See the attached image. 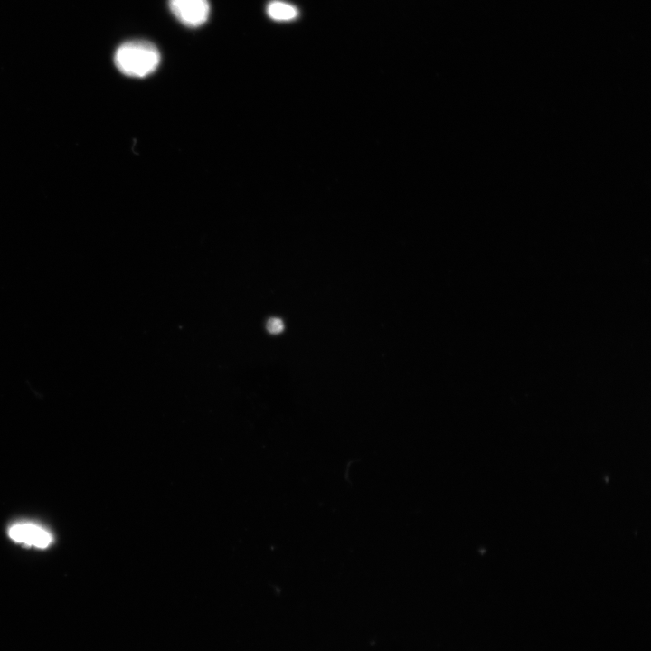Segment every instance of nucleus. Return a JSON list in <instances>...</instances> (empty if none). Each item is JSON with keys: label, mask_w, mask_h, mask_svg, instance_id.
Returning <instances> with one entry per match:
<instances>
[{"label": "nucleus", "mask_w": 651, "mask_h": 651, "mask_svg": "<svg viewBox=\"0 0 651 651\" xmlns=\"http://www.w3.org/2000/svg\"><path fill=\"white\" fill-rule=\"evenodd\" d=\"M114 61L123 74L144 78L156 70L160 63V53L156 45L148 41L132 40L117 49Z\"/></svg>", "instance_id": "nucleus-1"}, {"label": "nucleus", "mask_w": 651, "mask_h": 651, "mask_svg": "<svg viewBox=\"0 0 651 651\" xmlns=\"http://www.w3.org/2000/svg\"><path fill=\"white\" fill-rule=\"evenodd\" d=\"M169 7L175 18L187 27H199L210 14L208 0H169Z\"/></svg>", "instance_id": "nucleus-2"}, {"label": "nucleus", "mask_w": 651, "mask_h": 651, "mask_svg": "<svg viewBox=\"0 0 651 651\" xmlns=\"http://www.w3.org/2000/svg\"><path fill=\"white\" fill-rule=\"evenodd\" d=\"M9 537L16 542L46 548L52 542V534L42 526L33 523H17L8 530Z\"/></svg>", "instance_id": "nucleus-3"}, {"label": "nucleus", "mask_w": 651, "mask_h": 651, "mask_svg": "<svg viewBox=\"0 0 651 651\" xmlns=\"http://www.w3.org/2000/svg\"><path fill=\"white\" fill-rule=\"evenodd\" d=\"M267 14L277 22H289L297 19L299 12L295 5L288 2L273 0L267 5Z\"/></svg>", "instance_id": "nucleus-4"}, {"label": "nucleus", "mask_w": 651, "mask_h": 651, "mask_svg": "<svg viewBox=\"0 0 651 651\" xmlns=\"http://www.w3.org/2000/svg\"><path fill=\"white\" fill-rule=\"evenodd\" d=\"M266 327L270 334H278L283 330L284 324L281 319L272 317L268 320Z\"/></svg>", "instance_id": "nucleus-5"}]
</instances>
